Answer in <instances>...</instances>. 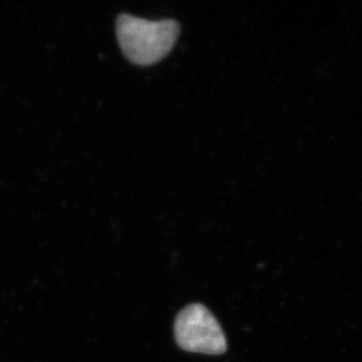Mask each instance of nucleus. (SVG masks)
Listing matches in <instances>:
<instances>
[{
    "label": "nucleus",
    "mask_w": 362,
    "mask_h": 362,
    "mask_svg": "<svg viewBox=\"0 0 362 362\" xmlns=\"http://www.w3.org/2000/svg\"><path fill=\"white\" fill-rule=\"evenodd\" d=\"M117 31L127 58L136 65L148 66L160 62L173 49L180 25L171 19L151 21L122 14L117 19Z\"/></svg>",
    "instance_id": "obj_1"
},
{
    "label": "nucleus",
    "mask_w": 362,
    "mask_h": 362,
    "mask_svg": "<svg viewBox=\"0 0 362 362\" xmlns=\"http://www.w3.org/2000/svg\"><path fill=\"white\" fill-rule=\"evenodd\" d=\"M175 339L187 352L219 356L226 352V339L221 325L208 308L189 305L175 320Z\"/></svg>",
    "instance_id": "obj_2"
}]
</instances>
